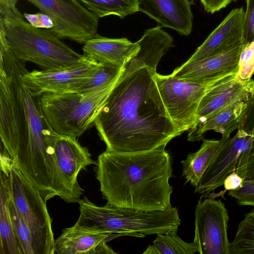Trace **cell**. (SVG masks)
Listing matches in <instances>:
<instances>
[{
  "mask_svg": "<svg viewBox=\"0 0 254 254\" xmlns=\"http://www.w3.org/2000/svg\"><path fill=\"white\" fill-rule=\"evenodd\" d=\"M8 205L13 227L22 248L23 254H34L29 229L11 197L9 188Z\"/></svg>",
  "mask_w": 254,
  "mask_h": 254,
  "instance_id": "28",
  "label": "cell"
},
{
  "mask_svg": "<svg viewBox=\"0 0 254 254\" xmlns=\"http://www.w3.org/2000/svg\"><path fill=\"white\" fill-rule=\"evenodd\" d=\"M17 0H0V7L9 8L12 10L17 9Z\"/></svg>",
  "mask_w": 254,
  "mask_h": 254,
  "instance_id": "36",
  "label": "cell"
},
{
  "mask_svg": "<svg viewBox=\"0 0 254 254\" xmlns=\"http://www.w3.org/2000/svg\"><path fill=\"white\" fill-rule=\"evenodd\" d=\"M127 233H98L77 229L73 226L63 230L55 240L58 254H116L107 242Z\"/></svg>",
  "mask_w": 254,
  "mask_h": 254,
  "instance_id": "18",
  "label": "cell"
},
{
  "mask_svg": "<svg viewBox=\"0 0 254 254\" xmlns=\"http://www.w3.org/2000/svg\"><path fill=\"white\" fill-rule=\"evenodd\" d=\"M254 145L251 130L239 128L236 134L229 138L219 149L202 177L194 192L207 194L222 186L226 177L236 171L242 153Z\"/></svg>",
  "mask_w": 254,
  "mask_h": 254,
  "instance_id": "12",
  "label": "cell"
},
{
  "mask_svg": "<svg viewBox=\"0 0 254 254\" xmlns=\"http://www.w3.org/2000/svg\"><path fill=\"white\" fill-rule=\"evenodd\" d=\"M0 27L14 56L25 63L36 64L42 70L65 68L85 58L49 30L35 28L26 22L18 9L0 7Z\"/></svg>",
  "mask_w": 254,
  "mask_h": 254,
  "instance_id": "5",
  "label": "cell"
},
{
  "mask_svg": "<svg viewBox=\"0 0 254 254\" xmlns=\"http://www.w3.org/2000/svg\"><path fill=\"white\" fill-rule=\"evenodd\" d=\"M166 146L133 153L105 150L99 155L94 171L107 203L146 211L171 208L173 168Z\"/></svg>",
  "mask_w": 254,
  "mask_h": 254,
  "instance_id": "3",
  "label": "cell"
},
{
  "mask_svg": "<svg viewBox=\"0 0 254 254\" xmlns=\"http://www.w3.org/2000/svg\"><path fill=\"white\" fill-rule=\"evenodd\" d=\"M156 73L140 68L119 80L111 90L94 124L106 150L146 151L179 135L159 92Z\"/></svg>",
  "mask_w": 254,
  "mask_h": 254,
  "instance_id": "2",
  "label": "cell"
},
{
  "mask_svg": "<svg viewBox=\"0 0 254 254\" xmlns=\"http://www.w3.org/2000/svg\"><path fill=\"white\" fill-rule=\"evenodd\" d=\"M243 182V179L238 175L236 171L233 172L224 181L223 185L225 188V192L239 188L242 186Z\"/></svg>",
  "mask_w": 254,
  "mask_h": 254,
  "instance_id": "33",
  "label": "cell"
},
{
  "mask_svg": "<svg viewBox=\"0 0 254 254\" xmlns=\"http://www.w3.org/2000/svg\"><path fill=\"white\" fill-rule=\"evenodd\" d=\"M0 254H24L14 231L8 205L7 175L0 171Z\"/></svg>",
  "mask_w": 254,
  "mask_h": 254,
  "instance_id": "23",
  "label": "cell"
},
{
  "mask_svg": "<svg viewBox=\"0 0 254 254\" xmlns=\"http://www.w3.org/2000/svg\"><path fill=\"white\" fill-rule=\"evenodd\" d=\"M25 62L0 37V136L12 165L47 202L66 195L69 189L56 161L53 141L57 133L43 112L40 96L24 86Z\"/></svg>",
  "mask_w": 254,
  "mask_h": 254,
  "instance_id": "1",
  "label": "cell"
},
{
  "mask_svg": "<svg viewBox=\"0 0 254 254\" xmlns=\"http://www.w3.org/2000/svg\"><path fill=\"white\" fill-rule=\"evenodd\" d=\"M198 252L196 244L182 240L177 234H158L143 254H194Z\"/></svg>",
  "mask_w": 254,
  "mask_h": 254,
  "instance_id": "25",
  "label": "cell"
},
{
  "mask_svg": "<svg viewBox=\"0 0 254 254\" xmlns=\"http://www.w3.org/2000/svg\"><path fill=\"white\" fill-rule=\"evenodd\" d=\"M79 216L73 225L98 233H127L143 238L158 234H177L181 220L176 207L146 211L119 207L107 203L98 206L84 196L78 202Z\"/></svg>",
  "mask_w": 254,
  "mask_h": 254,
  "instance_id": "4",
  "label": "cell"
},
{
  "mask_svg": "<svg viewBox=\"0 0 254 254\" xmlns=\"http://www.w3.org/2000/svg\"><path fill=\"white\" fill-rule=\"evenodd\" d=\"M222 137L220 140L203 139L196 152L187 155L182 161V176L196 188L205 171L224 142L228 139Z\"/></svg>",
  "mask_w": 254,
  "mask_h": 254,
  "instance_id": "22",
  "label": "cell"
},
{
  "mask_svg": "<svg viewBox=\"0 0 254 254\" xmlns=\"http://www.w3.org/2000/svg\"><path fill=\"white\" fill-rule=\"evenodd\" d=\"M155 79L166 111L179 135L195 125L201 100L207 91L220 80L200 83L180 79L171 74L163 75L157 73L155 74Z\"/></svg>",
  "mask_w": 254,
  "mask_h": 254,
  "instance_id": "8",
  "label": "cell"
},
{
  "mask_svg": "<svg viewBox=\"0 0 254 254\" xmlns=\"http://www.w3.org/2000/svg\"><path fill=\"white\" fill-rule=\"evenodd\" d=\"M205 10L210 13H214L225 8L233 1L236 0H199Z\"/></svg>",
  "mask_w": 254,
  "mask_h": 254,
  "instance_id": "32",
  "label": "cell"
},
{
  "mask_svg": "<svg viewBox=\"0 0 254 254\" xmlns=\"http://www.w3.org/2000/svg\"><path fill=\"white\" fill-rule=\"evenodd\" d=\"M1 171L7 175L10 195L29 229L34 254H55L52 219L46 202L11 161Z\"/></svg>",
  "mask_w": 254,
  "mask_h": 254,
  "instance_id": "7",
  "label": "cell"
},
{
  "mask_svg": "<svg viewBox=\"0 0 254 254\" xmlns=\"http://www.w3.org/2000/svg\"><path fill=\"white\" fill-rule=\"evenodd\" d=\"M236 172L245 182L254 181V145L242 153L238 162Z\"/></svg>",
  "mask_w": 254,
  "mask_h": 254,
  "instance_id": "29",
  "label": "cell"
},
{
  "mask_svg": "<svg viewBox=\"0 0 254 254\" xmlns=\"http://www.w3.org/2000/svg\"><path fill=\"white\" fill-rule=\"evenodd\" d=\"M254 254V209L245 214L238 226L233 241L230 244L229 254Z\"/></svg>",
  "mask_w": 254,
  "mask_h": 254,
  "instance_id": "26",
  "label": "cell"
},
{
  "mask_svg": "<svg viewBox=\"0 0 254 254\" xmlns=\"http://www.w3.org/2000/svg\"><path fill=\"white\" fill-rule=\"evenodd\" d=\"M228 194L240 205L254 206V181H244L239 188L229 190Z\"/></svg>",
  "mask_w": 254,
  "mask_h": 254,
  "instance_id": "30",
  "label": "cell"
},
{
  "mask_svg": "<svg viewBox=\"0 0 254 254\" xmlns=\"http://www.w3.org/2000/svg\"><path fill=\"white\" fill-rule=\"evenodd\" d=\"M139 48L126 38H109L98 34L84 45L83 55L100 64L123 67Z\"/></svg>",
  "mask_w": 254,
  "mask_h": 254,
  "instance_id": "21",
  "label": "cell"
},
{
  "mask_svg": "<svg viewBox=\"0 0 254 254\" xmlns=\"http://www.w3.org/2000/svg\"><path fill=\"white\" fill-rule=\"evenodd\" d=\"M245 12L243 7L232 9L187 62L202 60L246 44Z\"/></svg>",
  "mask_w": 254,
  "mask_h": 254,
  "instance_id": "16",
  "label": "cell"
},
{
  "mask_svg": "<svg viewBox=\"0 0 254 254\" xmlns=\"http://www.w3.org/2000/svg\"><path fill=\"white\" fill-rule=\"evenodd\" d=\"M100 65V63L85 56L81 62L64 69L27 70L22 79L24 86L34 96L77 92Z\"/></svg>",
  "mask_w": 254,
  "mask_h": 254,
  "instance_id": "11",
  "label": "cell"
},
{
  "mask_svg": "<svg viewBox=\"0 0 254 254\" xmlns=\"http://www.w3.org/2000/svg\"><path fill=\"white\" fill-rule=\"evenodd\" d=\"M250 107V101H239L230 105L212 116L197 122L189 130L188 140L198 141L208 131L213 130L230 138L233 131L240 128L246 119Z\"/></svg>",
  "mask_w": 254,
  "mask_h": 254,
  "instance_id": "20",
  "label": "cell"
},
{
  "mask_svg": "<svg viewBox=\"0 0 254 254\" xmlns=\"http://www.w3.org/2000/svg\"><path fill=\"white\" fill-rule=\"evenodd\" d=\"M117 83L97 91L80 93H45L43 112L58 134L76 138L95 124L104 104Z\"/></svg>",
  "mask_w": 254,
  "mask_h": 254,
  "instance_id": "6",
  "label": "cell"
},
{
  "mask_svg": "<svg viewBox=\"0 0 254 254\" xmlns=\"http://www.w3.org/2000/svg\"><path fill=\"white\" fill-rule=\"evenodd\" d=\"M251 131H252L253 135L254 136V127H253V129L251 130Z\"/></svg>",
  "mask_w": 254,
  "mask_h": 254,
  "instance_id": "37",
  "label": "cell"
},
{
  "mask_svg": "<svg viewBox=\"0 0 254 254\" xmlns=\"http://www.w3.org/2000/svg\"><path fill=\"white\" fill-rule=\"evenodd\" d=\"M122 72V67L100 64L93 75L78 90L80 93H88L116 83Z\"/></svg>",
  "mask_w": 254,
  "mask_h": 254,
  "instance_id": "27",
  "label": "cell"
},
{
  "mask_svg": "<svg viewBox=\"0 0 254 254\" xmlns=\"http://www.w3.org/2000/svg\"><path fill=\"white\" fill-rule=\"evenodd\" d=\"M39 15L40 19L39 28L49 30L54 27V21L49 16L44 13H39Z\"/></svg>",
  "mask_w": 254,
  "mask_h": 254,
  "instance_id": "34",
  "label": "cell"
},
{
  "mask_svg": "<svg viewBox=\"0 0 254 254\" xmlns=\"http://www.w3.org/2000/svg\"><path fill=\"white\" fill-rule=\"evenodd\" d=\"M161 28L157 25L145 31L138 41V50L123 66L119 80L143 67L157 72L159 62L173 43V38Z\"/></svg>",
  "mask_w": 254,
  "mask_h": 254,
  "instance_id": "19",
  "label": "cell"
},
{
  "mask_svg": "<svg viewBox=\"0 0 254 254\" xmlns=\"http://www.w3.org/2000/svg\"><path fill=\"white\" fill-rule=\"evenodd\" d=\"M24 17L28 21V23L32 26L39 28V13L36 14H30L24 13Z\"/></svg>",
  "mask_w": 254,
  "mask_h": 254,
  "instance_id": "35",
  "label": "cell"
},
{
  "mask_svg": "<svg viewBox=\"0 0 254 254\" xmlns=\"http://www.w3.org/2000/svg\"><path fill=\"white\" fill-rule=\"evenodd\" d=\"M252 98L254 100V90H253V95H252Z\"/></svg>",
  "mask_w": 254,
  "mask_h": 254,
  "instance_id": "38",
  "label": "cell"
},
{
  "mask_svg": "<svg viewBox=\"0 0 254 254\" xmlns=\"http://www.w3.org/2000/svg\"><path fill=\"white\" fill-rule=\"evenodd\" d=\"M254 84L253 79H242L237 73L220 80L201 100L197 111V122L212 116L237 101H251Z\"/></svg>",
  "mask_w": 254,
  "mask_h": 254,
  "instance_id": "15",
  "label": "cell"
},
{
  "mask_svg": "<svg viewBox=\"0 0 254 254\" xmlns=\"http://www.w3.org/2000/svg\"><path fill=\"white\" fill-rule=\"evenodd\" d=\"M194 237L200 254H229L227 229L229 217L221 199L208 197L195 207Z\"/></svg>",
  "mask_w": 254,
  "mask_h": 254,
  "instance_id": "10",
  "label": "cell"
},
{
  "mask_svg": "<svg viewBox=\"0 0 254 254\" xmlns=\"http://www.w3.org/2000/svg\"><path fill=\"white\" fill-rule=\"evenodd\" d=\"M54 156L69 190L79 202L83 189L77 181L80 171L90 165H96L87 147L76 138L57 134L53 141Z\"/></svg>",
  "mask_w": 254,
  "mask_h": 254,
  "instance_id": "14",
  "label": "cell"
},
{
  "mask_svg": "<svg viewBox=\"0 0 254 254\" xmlns=\"http://www.w3.org/2000/svg\"><path fill=\"white\" fill-rule=\"evenodd\" d=\"M53 20L60 39L85 44L97 33L99 17L76 0H27Z\"/></svg>",
  "mask_w": 254,
  "mask_h": 254,
  "instance_id": "9",
  "label": "cell"
},
{
  "mask_svg": "<svg viewBox=\"0 0 254 254\" xmlns=\"http://www.w3.org/2000/svg\"><path fill=\"white\" fill-rule=\"evenodd\" d=\"M246 45L199 61L186 62L171 74L190 81L208 83L237 73L241 54Z\"/></svg>",
  "mask_w": 254,
  "mask_h": 254,
  "instance_id": "13",
  "label": "cell"
},
{
  "mask_svg": "<svg viewBox=\"0 0 254 254\" xmlns=\"http://www.w3.org/2000/svg\"><path fill=\"white\" fill-rule=\"evenodd\" d=\"M246 10L245 12V43L254 40V0H245Z\"/></svg>",
  "mask_w": 254,
  "mask_h": 254,
  "instance_id": "31",
  "label": "cell"
},
{
  "mask_svg": "<svg viewBox=\"0 0 254 254\" xmlns=\"http://www.w3.org/2000/svg\"><path fill=\"white\" fill-rule=\"evenodd\" d=\"M99 18L114 15L123 18L138 11L137 0H76Z\"/></svg>",
  "mask_w": 254,
  "mask_h": 254,
  "instance_id": "24",
  "label": "cell"
},
{
  "mask_svg": "<svg viewBox=\"0 0 254 254\" xmlns=\"http://www.w3.org/2000/svg\"><path fill=\"white\" fill-rule=\"evenodd\" d=\"M138 11L155 20L158 25L169 28L182 35L192 31L193 14L189 0H137Z\"/></svg>",
  "mask_w": 254,
  "mask_h": 254,
  "instance_id": "17",
  "label": "cell"
}]
</instances>
